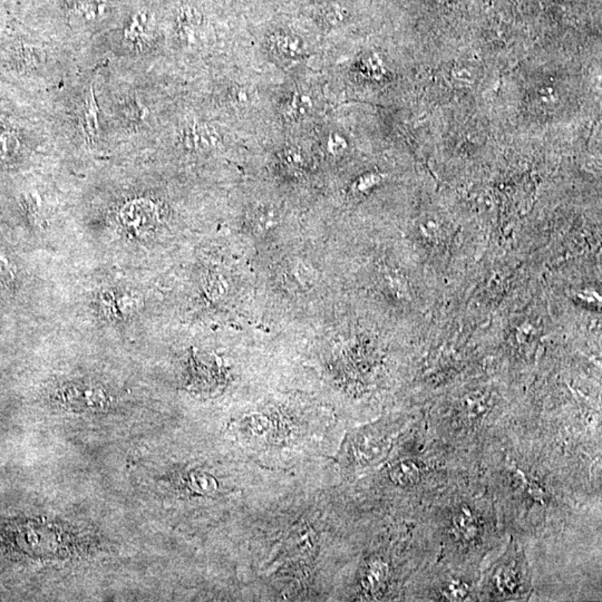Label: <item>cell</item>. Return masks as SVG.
<instances>
[{
	"instance_id": "11",
	"label": "cell",
	"mask_w": 602,
	"mask_h": 602,
	"mask_svg": "<svg viewBox=\"0 0 602 602\" xmlns=\"http://www.w3.org/2000/svg\"><path fill=\"white\" fill-rule=\"evenodd\" d=\"M387 574H388V569L384 562L379 560L370 562L364 576L365 585L370 588L367 590H379L377 588L381 587L386 581Z\"/></svg>"
},
{
	"instance_id": "7",
	"label": "cell",
	"mask_w": 602,
	"mask_h": 602,
	"mask_svg": "<svg viewBox=\"0 0 602 602\" xmlns=\"http://www.w3.org/2000/svg\"><path fill=\"white\" fill-rule=\"evenodd\" d=\"M493 579H494L493 580L494 585L499 588L498 590L512 594L516 590L515 588L519 587L520 583V574L519 570L516 571L515 569L514 565L506 563L498 568Z\"/></svg>"
},
{
	"instance_id": "4",
	"label": "cell",
	"mask_w": 602,
	"mask_h": 602,
	"mask_svg": "<svg viewBox=\"0 0 602 602\" xmlns=\"http://www.w3.org/2000/svg\"><path fill=\"white\" fill-rule=\"evenodd\" d=\"M422 468L414 461H403L396 464L390 472V480L396 485L413 486L421 480Z\"/></svg>"
},
{
	"instance_id": "15",
	"label": "cell",
	"mask_w": 602,
	"mask_h": 602,
	"mask_svg": "<svg viewBox=\"0 0 602 602\" xmlns=\"http://www.w3.org/2000/svg\"><path fill=\"white\" fill-rule=\"evenodd\" d=\"M444 596L448 600H464L468 596V589L465 585H462L460 582H451L448 587L444 589Z\"/></svg>"
},
{
	"instance_id": "10",
	"label": "cell",
	"mask_w": 602,
	"mask_h": 602,
	"mask_svg": "<svg viewBox=\"0 0 602 602\" xmlns=\"http://www.w3.org/2000/svg\"><path fill=\"white\" fill-rule=\"evenodd\" d=\"M317 17L318 21L323 26L330 28V27H336L339 23H343V19L346 17V12L338 3H326L318 9Z\"/></svg>"
},
{
	"instance_id": "13",
	"label": "cell",
	"mask_w": 602,
	"mask_h": 602,
	"mask_svg": "<svg viewBox=\"0 0 602 602\" xmlns=\"http://www.w3.org/2000/svg\"><path fill=\"white\" fill-rule=\"evenodd\" d=\"M280 160H281V165L292 174H300L305 170V155L297 148L283 150Z\"/></svg>"
},
{
	"instance_id": "1",
	"label": "cell",
	"mask_w": 602,
	"mask_h": 602,
	"mask_svg": "<svg viewBox=\"0 0 602 602\" xmlns=\"http://www.w3.org/2000/svg\"><path fill=\"white\" fill-rule=\"evenodd\" d=\"M123 227L130 232L141 236L149 232L159 221V213L151 202H135L128 204L121 214Z\"/></svg>"
},
{
	"instance_id": "3",
	"label": "cell",
	"mask_w": 602,
	"mask_h": 602,
	"mask_svg": "<svg viewBox=\"0 0 602 602\" xmlns=\"http://www.w3.org/2000/svg\"><path fill=\"white\" fill-rule=\"evenodd\" d=\"M102 308L108 314H112V317H128L131 316L137 309V298L133 294L121 292L113 294L112 291H108L102 294L101 298Z\"/></svg>"
},
{
	"instance_id": "12",
	"label": "cell",
	"mask_w": 602,
	"mask_h": 602,
	"mask_svg": "<svg viewBox=\"0 0 602 602\" xmlns=\"http://www.w3.org/2000/svg\"><path fill=\"white\" fill-rule=\"evenodd\" d=\"M17 278L15 262L3 248H0V285L5 288H12L17 283Z\"/></svg>"
},
{
	"instance_id": "8",
	"label": "cell",
	"mask_w": 602,
	"mask_h": 602,
	"mask_svg": "<svg viewBox=\"0 0 602 602\" xmlns=\"http://www.w3.org/2000/svg\"><path fill=\"white\" fill-rule=\"evenodd\" d=\"M277 220H278V216H277L274 209L267 207L258 208V209L254 210L249 219L251 228L257 232H265L271 228H274Z\"/></svg>"
},
{
	"instance_id": "5",
	"label": "cell",
	"mask_w": 602,
	"mask_h": 602,
	"mask_svg": "<svg viewBox=\"0 0 602 602\" xmlns=\"http://www.w3.org/2000/svg\"><path fill=\"white\" fill-rule=\"evenodd\" d=\"M271 44L279 55L285 59H296L305 50L303 39L288 32H278L271 38Z\"/></svg>"
},
{
	"instance_id": "16",
	"label": "cell",
	"mask_w": 602,
	"mask_h": 602,
	"mask_svg": "<svg viewBox=\"0 0 602 602\" xmlns=\"http://www.w3.org/2000/svg\"><path fill=\"white\" fill-rule=\"evenodd\" d=\"M345 146H346V143L343 141V137H339L338 134H334V135L328 137L327 150H328L329 153L339 154L341 151L345 150Z\"/></svg>"
},
{
	"instance_id": "9",
	"label": "cell",
	"mask_w": 602,
	"mask_h": 602,
	"mask_svg": "<svg viewBox=\"0 0 602 602\" xmlns=\"http://www.w3.org/2000/svg\"><path fill=\"white\" fill-rule=\"evenodd\" d=\"M312 97L303 93H294L285 104V114L291 119H299L312 111Z\"/></svg>"
},
{
	"instance_id": "14",
	"label": "cell",
	"mask_w": 602,
	"mask_h": 602,
	"mask_svg": "<svg viewBox=\"0 0 602 602\" xmlns=\"http://www.w3.org/2000/svg\"><path fill=\"white\" fill-rule=\"evenodd\" d=\"M85 128L86 133L90 137V140H97V108L95 104V99L92 95L88 99L85 104Z\"/></svg>"
},
{
	"instance_id": "6",
	"label": "cell",
	"mask_w": 602,
	"mask_h": 602,
	"mask_svg": "<svg viewBox=\"0 0 602 602\" xmlns=\"http://www.w3.org/2000/svg\"><path fill=\"white\" fill-rule=\"evenodd\" d=\"M453 524L455 532L461 538L468 541L474 540L480 532V525L475 518L474 513L471 510L462 508L453 516Z\"/></svg>"
},
{
	"instance_id": "2",
	"label": "cell",
	"mask_w": 602,
	"mask_h": 602,
	"mask_svg": "<svg viewBox=\"0 0 602 602\" xmlns=\"http://www.w3.org/2000/svg\"><path fill=\"white\" fill-rule=\"evenodd\" d=\"M184 146L191 150H211L218 146L220 135L204 123L192 122L186 126L182 135Z\"/></svg>"
}]
</instances>
